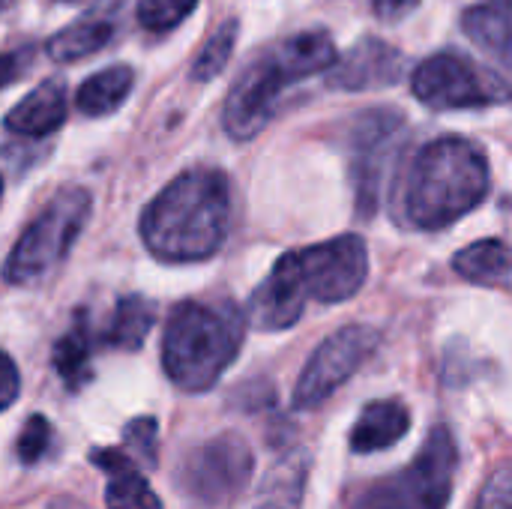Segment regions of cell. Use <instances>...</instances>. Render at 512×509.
I'll use <instances>...</instances> for the list:
<instances>
[{
    "instance_id": "cell-1",
    "label": "cell",
    "mask_w": 512,
    "mask_h": 509,
    "mask_svg": "<svg viewBox=\"0 0 512 509\" xmlns=\"http://www.w3.org/2000/svg\"><path fill=\"white\" fill-rule=\"evenodd\" d=\"M228 180L216 168H192L171 180L141 216V240L159 261L210 258L228 231Z\"/></svg>"
},
{
    "instance_id": "cell-2",
    "label": "cell",
    "mask_w": 512,
    "mask_h": 509,
    "mask_svg": "<svg viewBox=\"0 0 512 509\" xmlns=\"http://www.w3.org/2000/svg\"><path fill=\"white\" fill-rule=\"evenodd\" d=\"M489 192V162L459 135L426 144L405 180V213L423 231H438L471 213Z\"/></svg>"
},
{
    "instance_id": "cell-3",
    "label": "cell",
    "mask_w": 512,
    "mask_h": 509,
    "mask_svg": "<svg viewBox=\"0 0 512 509\" xmlns=\"http://www.w3.org/2000/svg\"><path fill=\"white\" fill-rule=\"evenodd\" d=\"M336 45L330 33L324 30H306L285 42H279L273 51L261 54L246 72L237 78L225 99V129L237 141L255 138L273 117L276 99L297 81L318 75L336 63Z\"/></svg>"
},
{
    "instance_id": "cell-4",
    "label": "cell",
    "mask_w": 512,
    "mask_h": 509,
    "mask_svg": "<svg viewBox=\"0 0 512 509\" xmlns=\"http://www.w3.org/2000/svg\"><path fill=\"white\" fill-rule=\"evenodd\" d=\"M243 342V315L231 303L207 306L186 300L174 306L162 336V366L186 393L210 390L231 366Z\"/></svg>"
},
{
    "instance_id": "cell-5",
    "label": "cell",
    "mask_w": 512,
    "mask_h": 509,
    "mask_svg": "<svg viewBox=\"0 0 512 509\" xmlns=\"http://www.w3.org/2000/svg\"><path fill=\"white\" fill-rule=\"evenodd\" d=\"M87 216H90V195L84 189H63L60 195H54L15 243L3 270L6 282L27 285L45 276L51 267H57L69 252V246L75 243V237L81 234Z\"/></svg>"
},
{
    "instance_id": "cell-6",
    "label": "cell",
    "mask_w": 512,
    "mask_h": 509,
    "mask_svg": "<svg viewBox=\"0 0 512 509\" xmlns=\"http://www.w3.org/2000/svg\"><path fill=\"white\" fill-rule=\"evenodd\" d=\"M411 87L417 99L435 111L501 105L510 96V84L504 75L453 51H441L423 60L411 78Z\"/></svg>"
},
{
    "instance_id": "cell-7",
    "label": "cell",
    "mask_w": 512,
    "mask_h": 509,
    "mask_svg": "<svg viewBox=\"0 0 512 509\" xmlns=\"http://www.w3.org/2000/svg\"><path fill=\"white\" fill-rule=\"evenodd\" d=\"M459 450L447 426H435L420 456L396 477L372 483L384 509H447L453 498V477Z\"/></svg>"
},
{
    "instance_id": "cell-8",
    "label": "cell",
    "mask_w": 512,
    "mask_h": 509,
    "mask_svg": "<svg viewBox=\"0 0 512 509\" xmlns=\"http://www.w3.org/2000/svg\"><path fill=\"white\" fill-rule=\"evenodd\" d=\"M375 348H378V330L366 324H351V327L336 330L309 357L294 387V408L315 411L318 405H324L369 360Z\"/></svg>"
},
{
    "instance_id": "cell-9",
    "label": "cell",
    "mask_w": 512,
    "mask_h": 509,
    "mask_svg": "<svg viewBox=\"0 0 512 509\" xmlns=\"http://www.w3.org/2000/svg\"><path fill=\"white\" fill-rule=\"evenodd\" d=\"M294 255L306 297L321 303L351 300L369 276V252L357 234H342Z\"/></svg>"
},
{
    "instance_id": "cell-10",
    "label": "cell",
    "mask_w": 512,
    "mask_h": 509,
    "mask_svg": "<svg viewBox=\"0 0 512 509\" xmlns=\"http://www.w3.org/2000/svg\"><path fill=\"white\" fill-rule=\"evenodd\" d=\"M255 459L249 444L234 435L225 432L213 441H207L204 447H198L192 453V459H186L183 468V489L210 507L228 504L237 495H243L249 477H252Z\"/></svg>"
},
{
    "instance_id": "cell-11",
    "label": "cell",
    "mask_w": 512,
    "mask_h": 509,
    "mask_svg": "<svg viewBox=\"0 0 512 509\" xmlns=\"http://www.w3.org/2000/svg\"><path fill=\"white\" fill-rule=\"evenodd\" d=\"M306 288L297 270V255L288 252L276 261L273 273L255 288L249 300V324L258 330H288L300 321Z\"/></svg>"
},
{
    "instance_id": "cell-12",
    "label": "cell",
    "mask_w": 512,
    "mask_h": 509,
    "mask_svg": "<svg viewBox=\"0 0 512 509\" xmlns=\"http://www.w3.org/2000/svg\"><path fill=\"white\" fill-rule=\"evenodd\" d=\"M402 66L405 60L396 48H390L381 39H363L336 66V72L330 75V84L342 90H378V87L396 84L402 75Z\"/></svg>"
},
{
    "instance_id": "cell-13",
    "label": "cell",
    "mask_w": 512,
    "mask_h": 509,
    "mask_svg": "<svg viewBox=\"0 0 512 509\" xmlns=\"http://www.w3.org/2000/svg\"><path fill=\"white\" fill-rule=\"evenodd\" d=\"M66 120V84L60 78H48L33 87L9 114L6 129L27 138H42L60 129Z\"/></svg>"
},
{
    "instance_id": "cell-14",
    "label": "cell",
    "mask_w": 512,
    "mask_h": 509,
    "mask_svg": "<svg viewBox=\"0 0 512 509\" xmlns=\"http://www.w3.org/2000/svg\"><path fill=\"white\" fill-rule=\"evenodd\" d=\"M90 462L108 474L105 509H162V501L147 486L144 474L135 468L123 450H93Z\"/></svg>"
},
{
    "instance_id": "cell-15",
    "label": "cell",
    "mask_w": 512,
    "mask_h": 509,
    "mask_svg": "<svg viewBox=\"0 0 512 509\" xmlns=\"http://www.w3.org/2000/svg\"><path fill=\"white\" fill-rule=\"evenodd\" d=\"M411 429V414L402 402L396 399H381L363 408V414L357 417L354 429H351V450L357 456H369V453H381L393 444H399Z\"/></svg>"
},
{
    "instance_id": "cell-16",
    "label": "cell",
    "mask_w": 512,
    "mask_h": 509,
    "mask_svg": "<svg viewBox=\"0 0 512 509\" xmlns=\"http://www.w3.org/2000/svg\"><path fill=\"white\" fill-rule=\"evenodd\" d=\"M114 9H117V3L102 0V6H96L87 18L72 21L60 33H54L45 45L48 57L57 63H75V60L90 57L99 48H105L114 39V18H111Z\"/></svg>"
},
{
    "instance_id": "cell-17",
    "label": "cell",
    "mask_w": 512,
    "mask_h": 509,
    "mask_svg": "<svg viewBox=\"0 0 512 509\" xmlns=\"http://www.w3.org/2000/svg\"><path fill=\"white\" fill-rule=\"evenodd\" d=\"M399 126V117L390 111L381 114H369L366 126L360 129V144H357V189H360V210L372 213L375 201H378V177H381V165H378V153L390 144L393 132Z\"/></svg>"
},
{
    "instance_id": "cell-18",
    "label": "cell",
    "mask_w": 512,
    "mask_h": 509,
    "mask_svg": "<svg viewBox=\"0 0 512 509\" xmlns=\"http://www.w3.org/2000/svg\"><path fill=\"white\" fill-rule=\"evenodd\" d=\"M462 30L486 54L510 63L512 48V3L510 0H483L462 15Z\"/></svg>"
},
{
    "instance_id": "cell-19",
    "label": "cell",
    "mask_w": 512,
    "mask_h": 509,
    "mask_svg": "<svg viewBox=\"0 0 512 509\" xmlns=\"http://www.w3.org/2000/svg\"><path fill=\"white\" fill-rule=\"evenodd\" d=\"M306 480H309V456L303 450L285 453L267 471L252 509H300Z\"/></svg>"
},
{
    "instance_id": "cell-20",
    "label": "cell",
    "mask_w": 512,
    "mask_h": 509,
    "mask_svg": "<svg viewBox=\"0 0 512 509\" xmlns=\"http://www.w3.org/2000/svg\"><path fill=\"white\" fill-rule=\"evenodd\" d=\"M462 279L489 288H510V249L504 240H477L453 258Z\"/></svg>"
},
{
    "instance_id": "cell-21",
    "label": "cell",
    "mask_w": 512,
    "mask_h": 509,
    "mask_svg": "<svg viewBox=\"0 0 512 509\" xmlns=\"http://www.w3.org/2000/svg\"><path fill=\"white\" fill-rule=\"evenodd\" d=\"M132 69L129 66H108L96 75H90L81 87H78V96H75V105L81 114L87 117H102V114H111L123 105V99L129 96L132 90Z\"/></svg>"
},
{
    "instance_id": "cell-22",
    "label": "cell",
    "mask_w": 512,
    "mask_h": 509,
    "mask_svg": "<svg viewBox=\"0 0 512 509\" xmlns=\"http://www.w3.org/2000/svg\"><path fill=\"white\" fill-rule=\"evenodd\" d=\"M156 321V309L147 297H123L114 309V318L105 330V345L120 348V351H138Z\"/></svg>"
},
{
    "instance_id": "cell-23",
    "label": "cell",
    "mask_w": 512,
    "mask_h": 509,
    "mask_svg": "<svg viewBox=\"0 0 512 509\" xmlns=\"http://www.w3.org/2000/svg\"><path fill=\"white\" fill-rule=\"evenodd\" d=\"M90 354H93V339H90V327L87 318H75L72 330L57 339L54 345V369L57 375L66 381L69 390H81L90 381Z\"/></svg>"
},
{
    "instance_id": "cell-24",
    "label": "cell",
    "mask_w": 512,
    "mask_h": 509,
    "mask_svg": "<svg viewBox=\"0 0 512 509\" xmlns=\"http://www.w3.org/2000/svg\"><path fill=\"white\" fill-rule=\"evenodd\" d=\"M234 42H237V21L219 24V30L204 42L201 54L192 63V81H213L225 69V63L234 51Z\"/></svg>"
},
{
    "instance_id": "cell-25",
    "label": "cell",
    "mask_w": 512,
    "mask_h": 509,
    "mask_svg": "<svg viewBox=\"0 0 512 509\" xmlns=\"http://www.w3.org/2000/svg\"><path fill=\"white\" fill-rule=\"evenodd\" d=\"M198 0H141L138 21L147 30H171L192 15Z\"/></svg>"
},
{
    "instance_id": "cell-26",
    "label": "cell",
    "mask_w": 512,
    "mask_h": 509,
    "mask_svg": "<svg viewBox=\"0 0 512 509\" xmlns=\"http://www.w3.org/2000/svg\"><path fill=\"white\" fill-rule=\"evenodd\" d=\"M48 444H51V426L42 414H33L18 435V459L24 465H36L45 456Z\"/></svg>"
},
{
    "instance_id": "cell-27",
    "label": "cell",
    "mask_w": 512,
    "mask_h": 509,
    "mask_svg": "<svg viewBox=\"0 0 512 509\" xmlns=\"http://www.w3.org/2000/svg\"><path fill=\"white\" fill-rule=\"evenodd\" d=\"M123 441L132 453L141 456L144 465H156V420L138 417L123 429Z\"/></svg>"
},
{
    "instance_id": "cell-28",
    "label": "cell",
    "mask_w": 512,
    "mask_h": 509,
    "mask_svg": "<svg viewBox=\"0 0 512 509\" xmlns=\"http://www.w3.org/2000/svg\"><path fill=\"white\" fill-rule=\"evenodd\" d=\"M512 507V486H510V468L501 465L489 483L483 486L480 498H477V509H510Z\"/></svg>"
},
{
    "instance_id": "cell-29",
    "label": "cell",
    "mask_w": 512,
    "mask_h": 509,
    "mask_svg": "<svg viewBox=\"0 0 512 509\" xmlns=\"http://www.w3.org/2000/svg\"><path fill=\"white\" fill-rule=\"evenodd\" d=\"M21 393V378H18V366L12 363L9 354L0 351V411H6Z\"/></svg>"
},
{
    "instance_id": "cell-30",
    "label": "cell",
    "mask_w": 512,
    "mask_h": 509,
    "mask_svg": "<svg viewBox=\"0 0 512 509\" xmlns=\"http://www.w3.org/2000/svg\"><path fill=\"white\" fill-rule=\"evenodd\" d=\"M420 0H372V9L381 21H402L417 9Z\"/></svg>"
},
{
    "instance_id": "cell-31",
    "label": "cell",
    "mask_w": 512,
    "mask_h": 509,
    "mask_svg": "<svg viewBox=\"0 0 512 509\" xmlns=\"http://www.w3.org/2000/svg\"><path fill=\"white\" fill-rule=\"evenodd\" d=\"M339 509H384V504L378 501L375 489H372V486H366L363 492H354V495L342 498Z\"/></svg>"
},
{
    "instance_id": "cell-32",
    "label": "cell",
    "mask_w": 512,
    "mask_h": 509,
    "mask_svg": "<svg viewBox=\"0 0 512 509\" xmlns=\"http://www.w3.org/2000/svg\"><path fill=\"white\" fill-rule=\"evenodd\" d=\"M18 78V60L12 54H0V87L12 84Z\"/></svg>"
},
{
    "instance_id": "cell-33",
    "label": "cell",
    "mask_w": 512,
    "mask_h": 509,
    "mask_svg": "<svg viewBox=\"0 0 512 509\" xmlns=\"http://www.w3.org/2000/svg\"><path fill=\"white\" fill-rule=\"evenodd\" d=\"M48 509H90L84 507V504H78V501H72V498H57V501H51Z\"/></svg>"
},
{
    "instance_id": "cell-34",
    "label": "cell",
    "mask_w": 512,
    "mask_h": 509,
    "mask_svg": "<svg viewBox=\"0 0 512 509\" xmlns=\"http://www.w3.org/2000/svg\"><path fill=\"white\" fill-rule=\"evenodd\" d=\"M66 3H81V0H66Z\"/></svg>"
},
{
    "instance_id": "cell-35",
    "label": "cell",
    "mask_w": 512,
    "mask_h": 509,
    "mask_svg": "<svg viewBox=\"0 0 512 509\" xmlns=\"http://www.w3.org/2000/svg\"><path fill=\"white\" fill-rule=\"evenodd\" d=\"M0 192H3V180H0Z\"/></svg>"
}]
</instances>
